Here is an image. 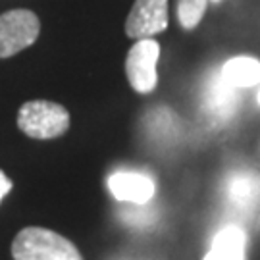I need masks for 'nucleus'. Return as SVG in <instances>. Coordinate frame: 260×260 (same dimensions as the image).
I'll list each match as a JSON object with an SVG mask.
<instances>
[{
  "label": "nucleus",
  "instance_id": "obj_10",
  "mask_svg": "<svg viewBox=\"0 0 260 260\" xmlns=\"http://www.w3.org/2000/svg\"><path fill=\"white\" fill-rule=\"evenodd\" d=\"M260 193V181L252 174H237L228 181V197L233 205L249 206Z\"/></svg>",
  "mask_w": 260,
  "mask_h": 260
},
{
  "label": "nucleus",
  "instance_id": "obj_11",
  "mask_svg": "<svg viewBox=\"0 0 260 260\" xmlns=\"http://www.w3.org/2000/svg\"><path fill=\"white\" fill-rule=\"evenodd\" d=\"M208 0H177V19L187 31L195 29L205 18Z\"/></svg>",
  "mask_w": 260,
  "mask_h": 260
},
{
  "label": "nucleus",
  "instance_id": "obj_15",
  "mask_svg": "<svg viewBox=\"0 0 260 260\" xmlns=\"http://www.w3.org/2000/svg\"><path fill=\"white\" fill-rule=\"evenodd\" d=\"M212 2H220V0H212Z\"/></svg>",
  "mask_w": 260,
  "mask_h": 260
},
{
  "label": "nucleus",
  "instance_id": "obj_14",
  "mask_svg": "<svg viewBox=\"0 0 260 260\" xmlns=\"http://www.w3.org/2000/svg\"><path fill=\"white\" fill-rule=\"evenodd\" d=\"M258 104H260V91H258Z\"/></svg>",
  "mask_w": 260,
  "mask_h": 260
},
{
  "label": "nucleus",
  "instance_id": "obj_4",
  "mask_svg": "<svg viewBox=\"0 0 260 260\" xmlns=\"http://www.w3.org/2000/svg\"><path fill=\"white\" fill-rule=\"evenodd\" d=\"M158 58H160V45L154 39L135 41V45L129 48L125 58V75L133 91L147 94L156 89Z\"/></svg>",
  "mask_w": 260,
  "mask_h": 260
},
{
  "label": "nucleus",
  "instance_id": "obj_6",
  "mask_svg": "<svg viewBox=\"0 0 260 260\" xmlns=\"http://www.w3.org/2000/svg\"><path fill=\"white\" fill-rule=\"evenodd\" d=\"M108 189L121 203H131V205L145 206L150 199L154 197L156 185L154 179L141 172H131V170H120L114 172L108 177Z\"/></svg>",
  "mask_w": 260,
  "mask_h": 260
},
{
  "label": "nucleus",
  "instance_id": "obj_13",
  "mask_svg": "<svg viewBox=\"0 0 260 260\" xmlns=\"http://www.w3.org/2000/svg\"><path fill=\"white\" fill-rule=\"evenodd\" d=\"M203 260H237V258H232V256H228V254H223V252H218V251H210L205 254V258Z\"/></svg>",
  "mask_w": 260,
  "mask_h": 260
},
{
  "label": "nucleus",
  "instance_id": "obj_1",
  "mask_svg": "<svg viewBox=\"0 0 260 260\" xmlns=\"http://www.w3.org/2000/svg\"><path fill=\"white\" fill-rule=\"evenodd\" d=\"M14 260H83L81 252L64 235L31 225L16 235L12 243Z\"/></svg>",
  "mask_w": 260,
  "mask_h": 260
},
{
  "label": "nucleus",
  "instance_id": "obj_12",
  "mask_svg": "<svg viewBox=\"0 0 260 260\" xmlns=\"http://www.w3.org/2000/svg\"><path fill=\"white\" fill-rule=\"evenodd\" d=\"M10 189H12V181H10V177L0 170V201L8 195Z\"/></svg>",
  "mask_w": 260,
  "mask_h": 260
},
{
  "label": "nucleus",
  "instance_id": "obj_2",
  "mask_svg": "<svg viewBox=\"0 0 260 260\" xmlns=\"http://www.w3.org/2000/svg\"><path fill=\"white\" fill-rule=\"evenodd\" d=\"M18 127L33 139H56L70 127V112L50 101H29L18 112Z\"/></svg>",
  "mask_w": 260,
  "mask_h": 260
},
{
  "label": "nucleus",
  "instance_id": "obj_7",
  "mask_svg": "<svg viewBox=\"0 0 260 260\" xmlns=\"http://www.w3.org/2000/svg\"><path fill=\"white\" fill-rule=\"evenodd\" d=\"M220 77L235 89L260 83V60L252 56H235L222 66Z\"/></svg>",
  "mask_w": 260,
  "mask_h": 260
},
{
  "label": "nucleus",
  "instance_id": "obj_3",
  "mask_svg": "<svg viewBox=\"0 0 260 260\" xmlns=\"http://www.w3.org/2000/svg\"><path fill=\"white\" fill-rule=\"evenodd\" d=\"M41 21L31 10H10L0 16V58H10L37 41Z\"/></svg>",
  "mask_w": 260,
  "mask_h": 260
},
{
  "label": "nucleus",
  "instance_id": "obj_5",
  "mask_svg": "<svg viewBox=\"0 0 260 260\" xmlns=\"http://www.w3.org/2000/svg\"><path fill=\"white\" fill-rule=\"evenodd\" d=\"M170 23L168 0H135L125 19V33L129 39H152Z\"/></svg>",
  "mask_w": 260,
  "mask_h": 260
},
{
  "label": "nucleus",
  "instance_id": "obj_9",
  "mask_svg": "<svg viewBox=\"0 0 260 260\" xmlns=\"http://www.w3.org/2000/svg\"><path fill=\"white\" fill-rule=\"evenodd\" d=\"M212 251L223 252L232 258L245 260V249H247V235L239 225H225L223 230L214 235Z\"/></svg>",
  "mask_w": 260,
  "mask_h": 260
},
{
  "label": "nucleus",
  "instance_id": "obj_8",
  "mask_svg": "<svg viewBox=\"0 0 260 260\" xmlns=\"http://www.w3.org/2000/svg\"><path fill=\"white\" fill-rule=\"evenodd\" d=\"M237 104L235 87L228 85L222 77H216L205 93V106L216 118H228Z\"/></svg>",
  "mask_w": 260,
  "mask_h": 260
}]
</instances>
